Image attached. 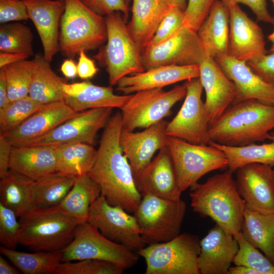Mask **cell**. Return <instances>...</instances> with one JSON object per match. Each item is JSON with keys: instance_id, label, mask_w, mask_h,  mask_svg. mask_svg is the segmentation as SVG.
Instances as JSON below:
<instances>
[{"instance_id": "obj_39", "label": "cell", "mask_w": 274, "mask_h": 274, "mask_svg": "<svg viewBox=\"0 0 274 274\" xmlns=\"http://www.w3.org/2000/svg\"><path fill=\"white\" fill-rule=\"evenodd\" d=\"M35 68L34 58L31 60H21L2 68L5 75L10 101L28 95Z\"/></svg>"}, {"instance_id": "obj_32", "label": "cell", "mask_w": 274, "mask_h": 274, "mask_svg": "<svg viewBox=\"0 0 274 274\" xmlns=\"http://www.w3.org/2000/svg\"><path fill=\"white\" fill-rule=\"evenodd\" d=\"M0 179V203L18 217L33 209L35 181L11 169Z\"/></svg>"}, {"instance_id": "obj_37", "label": "cell", "mask_w": 274, "mask_h": 274, "mask_svg": "<svg viewBox=\"0 0 274 274\" xmlns=\"http://www.w3.org/2000/svg\"><path fill=\"white\" fill-rule=\"evenodd\" d=\"M100 195V187L88 175L78 177L59 206L69 214L87 220L91 205Z\"/></svg>"}, {"instance_id": "obj_62", "label": "cell", "mask_w": 274, "mask_h": 274, "mask_svg": "<svg viewBox=\"0 0 274 274\" xmlns=\"http://www.w3.org/2000/svg\"><path fill=\"white\" fill-rule=\"evenodd\" d=\"M270 134L274 135V131L270 133Z\"/></svg>"}, {"instance_id": "obj_42", "label": "cell", "mask_w": 274, "mask_h": 274, "mask_svg": "<svg viewBox=\"0 0 274 274\" xmlns=\"http://www.w3.org/2000/svg\"><path fill=\"white\" fill-rule=\"evenodd\" d=\"M125 270L111 262L88 259L62 262L55 274H122Z\"/></svg>"}, {"instance_id": "obj_2", "label": "cell", "mask_w": 274, "mask_h": 274, "mask_svg": "<svg viewBox=\"0 0 274 274\" xmlns=\"http://www.w3.org/2000/svg\"><path fill=\"white\" fill-rule=\"evenodd\" d=\"M273 129L274 105L246 100L232 104L210 125L209 142L243 146L268 140Z\"/></svg>"}, {"instance_id": "obj_31", "label": "cell", "mask_w": 274, "mask_h": 274, "mask_svg": "<svg viewBox=\"0 0 274 274\" xmlns=\"http://www.w3.org/2000/svg\"><path fill=\"white\" fill-rule=\"evenodd\" d=\"M241 232L274 264V213H262L246 205Z\"/></svg>"}, {"instance_id": "obj_55", "label": "cell", "mask_w": 274, "mask_h": 274, "mask_svg": "<svg viewBox=\"0 0 274 274\" xmlns=\"http://www.w3.org/2000/svg\"><path fill=\"white\" fill-rule=\"evenodd\" d=\"M20 272L19 270L14 265H11L3 255L0 256V274H19Z\"/></svg>"}, {"instance_id": "obj_15", "label": "cell", "mask_w": 274, "mask_h": 274, "mask_svg": "<svg viewBox=\"0 0 274 274\" xmlns=\"http://www.w3.org/2000/svg\"><path fill=\"white\" fill-rule=\"evenodd\" d=\"M113 109L100 108L78 113L45 134L18 146H58L72 143L92 145L97 132L105 127Z\"/></svg>"}, {"instance_id": "obj_13", "label": "cell", "mask_w": 274, "mask_h": 274, "mask_svg": "<svg viewBox=\"0 0 274 274\" xmlns=\"http://www.w3.org/2000/svg\"><path fill=\"white\" fill-rule=\"evenodd\" d=\"M129 213L100 195L91 206L87 222L110 240L138 253L147 245L134 216Z\"/></svg>"}, {"instance_id": "obj_3", "label": "cell", "mask_w": 274, "mask_h": 274, "mask_svg": "<svg viewBox=\"0 0 274 274\" xmlns=\"http://www.w3.org/2000/svg\"><path fill=\"white\" fill-rule=\"evenodd\" d=\"M231 173L227 170L210 177L190 188L192 210L209 217L227 234L241 232L246 203L238 191Z\"/></svg>"}, {"instance_id": "obj_51", "label": "cell", "mask_w": 274, "mask_h": 274, "mask_svg": "<svg viewBox=\"0 0 274 274\" xmlns=\"http://www.w3.org/2000/svg\"><path fill=\"white\" fill-rule=\"evenodd\" d=\"M12 145L0 133V178L4 177L10 169V162Z\"/></svg>"}, {"instance_id": "obj_52", "label": "cell", "mask_w": 274, "mask_h": 274, "mask_svg": "<svg viewBox=\"0 0 274 274\" xmlns=\"http://www.w3.org/2000/svg\"><path fill=\"white\" fill-rule=\"evenodd\" d=\"M25 54L9 52H0V68L13 63L26 59Z\"/></svg>"}, {"instance_id": "obj_17", "label": "cell", "mask_w": 274, "mask_h": 274, "mask_svg": "<svg viewBox=\"0 0 274 274\" xmlns=\"http://www.w3.org/2000/svg\"><path fill=\"white\" fill-rule=\"evenodd\" d=\"M229 12L228 55L248 62L268 53L261 28L251 19L238 4L228 5Z\"/></svg>"}, {"instance_id": "obj_28", "label": "cell", "mask_w": 274, "mask_h": 274, "mask_svg": "<svg viewBox=\"0 0 274 274\" xmlns=\"http://www.w3.org/2000/svg\"><path fill=\"white\" fill-rule=\"evenodd\" d=\"M10 169L33 181L56 172L55 146H13Z\"/></svg>"}, {"instance_id": "obj_23", "label": "cell", "mask_w": 274, "mask_h": 274, "mask_svg": "<svg viewBox=\"0 0 274 274\" xmlns=\"http://www.w3.org/2000/svg\"><path fill=\"white\" fill-rule=\"evenodd\" d=\"M24 2L29 19L40 38L43 55L51 62L60 50L59 27L65 8V0H27Z\"/></svg>"}, {"instance_id": "obj_38", "label": "cell", "mask_w": 274, "mask_h": 274, "mask_svg": "<svg viewBox=\"0 0 274 274\" xmlns=\"http://www.w3.org/2000/svg\"><path fill=\"white\" fill-rule=\"evenodd\" d=\"M33 34L27 25L18 22L2 24L0 27V52L33 55Z\"/></svg>"}, {"instance_id": "obj_35", "label": "cell", "mask_w": 274, "mask_h": 274, "mask_svg": "<svg viewBox=\"0 0 274 274\" xmlns=\"http://www.w3.org/2000/svg\"><path fill=\"white\" fill-rule=\"evenodd\" d=\"M0 252L24 274H55L61 262L60 251L27 253L1 246Z\"/></svg>"}, {"instance_id": "obj_19", "label": "cell", "mask_w": 274, "mask_h": 274, "mask_svg": "<svg viewBox=\"0 0 274 274\" xmlns=\"http://www.w3.org/2000/svg\"><path fill=\"white\" fill-rule=\"evenodd\" d=\"M198 78L205 91L204 105L211 125L233 103L236 90L215 59L208 55L199 64Z\"/></svg>"}, {"instance_id": "obj_1", "label": "cell", "mask_w": 274, "mask_h": 274, "mask_svg": "<svg viewBox=\"0 0 274 274\" xmlns=\"http://www.w3.org/2000/svg\"><path fill=\"white\" fill-rule=\"evenodd\" d=\"M104 129L95 161L87 175L99 185L101 195L109 204L133 213L142 195L120 145L121 113L111 116Z\"/></svg>"}, {"instance_id": "obj_22", "label": "cell", "mask_w": 274, "mask_h": 274, "mask_svg": "<svg viewBox=\"0 0 274 274\" xmlns=\"http://www.w3.org/2000/svg\"><path fill=\"white\" fill-rule=\"evenodd\" d=\"M238 249L237 241L216 224L200 241V274H227Z\"/></svg>"}, {"instance_id": "obj_59", "label": "cell", "mask_w": 274, "mask_h": 274, "mask_svg": "<svg viewBox=\"0 0 274 274\" xmlns=\"http://www.w3.org/2000/svg\"><path fill=\"white\" fill-rule=\"evenodd\" d=\"M269 1L272 3L273 8H274V0H269ZM272 19H273L272 25L273 26V27H274V14H273V16H272Z\"/></svg>"}, {"instance_id": "obj_46", "label": "cell", "mask_w": 274, "mask_h": 274, "mask_svg": "<svg viewBox=\"0 0 274 274\" xmlns=\"http://www.w3.org/2000/svg\"><path fill=\"white\" fill-rule=\"evenodd\" d=\"M29 19L27 7L22 0H0L1 24Z\"/></svg>"}, {"instance_id": "obj_6", "label": "cell", "mask_w": 274, "mask_h": 274, "mask_svg": "<svg viewBox=\"0 0 274 274\" xmlns=\"http://www.w3.org/2000/svg\"><path fill=\"white\" fill-rule=\"evenodd\" d=\"M104 17L91 11L80 0H65L59 37L60 50L73 57L82 51L93 50L107 41Z\"/></svg>"}, {"instance_id": "obj_5", "label": "cell", "mask_w": 274, "mask_h": 274, "mask_svg": "<svg viewBox=\"0 0 274 274\" xmlns=\"http://www.w3.org/2000/svg\"><path fill=\"white\" fill-rule=\"evenodd\" d=\"M107 43L94 57L105 68L111 86L124 77L143 72L142 51L131 37L125 19L120 12L104 17Z\"/></svg>"}, {"instance_id": "obj_45", "label": "cell", "mask_w": 274, "mask_h": 274, "mask_svg": "<svg viewBox=\"0 0 274 274\" xmlns=\"http://www.w3.org/2000/svg\"><path fill=\"white\" fill-rule=\"evenodd\" d=\"M216 0H188L184 11L185 25L197 31Z\"/></svg>"}, {"instance_id": "obj_48", "label": "cell", "mask_w": 274, "mask_h": 274, "mask_svg": "<svg viewBox=\"0 0 274 274\" xmlns=\"http://www.w3.org/2000/svg\"><path fill=\"white\" fill-rule=\"evenodd\" d=\"M247 63L262 79L274 85V52L259 56Z\"/></svg>"}, {"instance_id": "obj_10", "label": "cell", "mask_w": 274, "mask_h": 274, "mask_svg": "<svg viewBox=\"0 0 274 274\" xmlns=\"http://www.w3.org/2000/svg\"><path fill=\"white\" fill-rule=\"evenodd\" d=\"M62 262L97 259L114 263L125 269L134 266L138 253L104 236L87 221L77 226L72 242L60 251Z\"/></svg>"}, {"instance_id": "obj_25", "label": "cell", "mask_w": 274, "mask_h": 274, "mask_svg": "<svg viewBox=\"0 0 274 274\" xmlns=\"http://www.w3.org/2000/svg\"><path fill=\"white\" fill-rule=\"evenodd\" d=\"M77 113L64 101L48 104L15 129L1 134L13 146H18L45 134Z\"/></svg>"}, {"instance_id": "obj_53", "label": "cell", "mask_w": 274, "mask_h": 274, "mask_svg": "<svg viewBox=\"0 0 274 274\" xmlns=\"http://www.w3.org/2000/svg\"><path fill=\"white\" fill-rule=\"evenodd\" d=\"M8 97V87L4 72L0 70V110H2L10 102Z\"/></svg>"}, {"instance_id": "obj_27", "label": "cell", "mask_w": 274, "mask_h": 274, "mask_svg": "<svg viewBox=\"0 0 274 274\" xmlns=\"http://www.w3.org/2000/svg\"><path fill=\"white\" fill-rule=\"evenodd\" d=\"M207 55L214 59L228 55L229 12L227 6L216 0L197 30Z\"/></svg>"}, {"instance_id": "obj_54", "label": "cell", "mask_w": 274, "mask_h": 274, "mask_svg": "<svg viewBox=\"0 0 274 274\" xmlns=\"http://www.w3.org/2000/svg\"><path fill=\"white\" fill-rule=\"evenodd\" d=\"M60 71L66 78L73 79L78 75L77 64L71 58L63 61L60 66Z\"/></svg>"}, {"instance_id": "obj_41", "label": "cell", "mask_w": 274, "mask_h": 274, "mask_svg": "<svg viewBox=\"0 0 274 274\" xmlns=\"http://www.w3.org/2000/svg\"><path fill=\"white\" fill-rule=\"evenodd\" d=\"M238 245V249L233 263L256 270L260 274H274V264L258 249L250 244L241 232L233 236Z\"/></svg>"}, {"instance_id": "obj_57", "label": "cell", "mask_w": 274, "mask_h": 274, "mask_svg": "<svg viewBox=\"0 0 274 274\" xmlns=\"http://www.w3.org/2000/svg\"><path fill=\"white\" fill-rule=\"evenodd\" d=\"M169 7H177L185 11L186 8V0H161Z\"/></svg>"}, {"instance_id": "obj_21", "label": "cell", "mask_w": 274, "mask_h": 274, "mask_svg": "<svg viewBox=\"0 0 274 274\" xmlns=\"http://www.w3.org/2000/svg\"><path fill=\"white\" fill-rule=\"evenodd\" d=\"M215 60L235 87L236 95L232 104L256 99L274 105V85L256 74L247 62L229 55Z\"/></svg>"}, {"instance_id": "obj_8", "label": "cell", "mask_w": 274, "mask_h": 274, "mask_svg": "<svg viewBox=\"0 0 274 274\" xmlns=\"http://www.w3.org/2000/svg\"><path fill=\"white\" fill-rule=\"evenodd\" d=\"M200 240L184 233L162 243L149 245L138 254L145 260L146 274H200Z\"/></svg>"}, {"instance_id": "obj_58", "label": "cell", "mask_w": 274, "mask_h": 274, "mask_svg": "<svg viewBox=\"0 0 274 274\" xmlns=\"http://www.w3.org/2000/svg\"><path fill=\"white\" fill-rule=\"evenodd\" d=\"M267 39L271 43V46L269 50V52L270 53L274 52V30L271 33H270L268 36Z\"/></svg>"}, {"instance_id": "obj_61", "label": "cell", "mask_w": 274, "mask_h": 274, "mask_svg": "<svg viewBox=\"0 0 274 274\" xmlns=\"http://www.w3.org/2000/svg\"><path fill=\"white\" fill-rule=\"evenodd\" d=\"M124 1H125V2L126 4L128 6H129V3H130L131 2H132V0H124Z\"/></svg>"}, {"instance_id": "obj_63", "label": "cell", "mask_w": 274, "mask_h": 274, "mask_svg": "<svg viewBox=\"0 0 274 274\" xmlns=\"http://www.w3.org/2000/svg\"><path fill=\"white\" fill-rule=\"evenodd\" d=\"M273 174H274V167H273Z\"/></svg>"}, {"instance_id": "obj_36", "label": "cell", "mask_w": 274, "mask_h": 274, "mask_svg": "<svg viewBox=\"0 0 274 274\" xmlns=\"http://www.w3.org/2000/svg\"><path fill=\"white\" fill-rule=\"evenodd\" d=\"M75 178L56 172L34 181L33 208L59 206L72 188Z\"/></svg>"}, {"instance_id": "obj_47", "label": "cell", "mask_w": 274, "mask_h": 274, "mask_svg": "<svg viewBox=\"0 0 274 274\" xmlns=\"http://www.w3.org/2000/svg\"><path fill=\"white\" fill-rule=\"evenodd\" d=\"M97 15L105 17L114 12H120L126 20L129 8L124 0H80Z\"/></svg>"}, {"instance_id": "obj_7", "label": "cell", "mask_w": 274, "mask_h": 274, "mask_svg": "<svg viewBox=\"0 0 274 274\" xmlns=\"http://www.w3.org/2000/svg\"><path fill=\"white\" fill-rule=\"evenodd\" d=\"M133 213L146 245L170 241L180 234L186 212L181 199L170 200L143 194Z\"/></svg>"}, {"instance_id": "obj_30", "label": "cell", "mask_w": 274, "mask_h": 274, "mask_svg": "<svg viewBox=\"0 0 274 274\" xmlns=\"http://www.w3.org/2000/svg\"><path fill=\"white\" fill-rule=\"evenodd\" d=\"M36 68L30 85L28 96L43 105L64 101L65 93L63 78L52 70L50 62L43 54L35 55Z\"/></svg>"}, {"instance_id": "obj_18", "label": "cell", "mask_w": 274, "mask_h": 274, "mask_svg": "<svg viewBox=\"0 0 274 274\" xmlns=\"http://www.w3.org/2000/svg\"><path fill=\"white\" fill-rule=\"evenodd\" d=\"M167 123L163 119L140 132L122 129L120 145L134 178L150 164L157 151L167 147Z\"/></svg>"}, {"instance_id": "obj_49", "label": "cell", "mask_w": 274, "mask_h": 274, "mask_svg": "<svg viewBox=\"0 0 274 274\" xmlns=\"http://www.w3.org/2000/svg\"><path fill=\"white\" fill-rule=\"evenodd\" d=\"M226 6L231 3L242 4L254 13L258 21L272 24L273 19L267 8V0H219Z\"/></svg>"}, {"instance_id": "obj_40", "label": "cell", "mask_w": 274, "mask_h": 274, "mask_svg": "<svg viewBox=\"0 0 274 274\" xmlns=\"http://www.w3.org/2000/svg\"><path fill=\"white\" fill-rule=\"evenodd\" d=\"M45 105L33 100L28 95L10 101L0 110L1 133L15 129Z\"/></svg>"}, {"instance_id": "obj_26", "label": "cell", "mask_w": 274, "mask_h": 274, "mask_svg": "<svg viewBox=\"0 0 274 274\" xmlns=\"http://www.w3.org/2000/svg\"><path fill=\"white\" fill-rule=\"evenodd\" d=\"M64 102L77 113L85 110L112 108L121 109L131 94H116L111 86H101L89 81L65 83Z\"/></svg>"}, {"instance_id": "obj_11", "label": "cell", "mask_w": 274, "mask_h": 274, "mask_svg": "<svg viewBox=\"0 0 274 274\" xmlns=\"http://www.w3.org/2000/svg\"><path fill=\"white\" fill-rule=\"evenodd\" d=\"M185 83L165 91L162 88L141 90L131 94L121 109L122 129L145 128L169 115L172 107L185 97Z\"/></svg>"}, {"instance_id": "obj_29", "label": "cell", "mask_w": 274, "mask_h": 274, "mask_svg": "<svg viewBox=\"0 0 274 274\" xmlns=\"http://www.w3.org/2000/svg\"><path fill=\"white\" fill-rule=\"evenodd\" d=\"M131 18L128 32L142 52L152 41L170 7L161 0H132Z\"/></svg>"}, {"instance_id": "obj_34", "label": "cell", "mask_w": 274, "mask_h": 274, "mask_svg": "<svg viewBox=\"0 0 274 274\" xmlns=\"http://www.w3.org/2000/svg\"><path fill=\"white\" fill-rule=\"evenodd\" d=\"M208 144L224 153L228 161V170L231 173L250 163H261L274 167V140L269 143H253L243 146H229L212 141Z\"/></svg>"}, {"instance_id": "obj_56", "label": "cell", "mask_w": 274, "mask_h": 274, "mask_svg": "<svg viewBox=\"0 0 274 274\" xmlns=\"http://www.w3.org/2000/svg\"><path fill=\"white\" fill-rule=\"evenodd\" d=\"M227 274H260L255 269L244 265H236L230 267Z\"/></svg>"}, {"instance_id": "obj_9", "label": "cell", "mask_w": 274, "mask_h": 274, "mask_svg": "<svg viewBox=\"0 0 274 274\" xmlns=\"http://www.w3.org/2000/svg\"><path fill=\"white\" fill-rule=\"evenodd\" d=\"M167 147L182 192L197 183L206 174L227 168L228 161L225 154L212 145L193 144L167 136Z\"/></svg>"}, {"instance_id": "obj_24", "label": "cell", "mask_w": 274, "mask_h": 274, "mask_svg": "<svg viewBox=\"0 0 274 274\" xmlns=\"http://www.w3.org/2000/svg\"><path fill=\"white\" fill-rule=\"evenodd\" d=\"M199 77V64L160 66L124 77L116 84V90L124 94H131L144 90L162 88Z\"/></svg>"}, {"instance_id": "obj_12", "label": "cell", "mask_w": 274, "mask_h": 274, "mask_svg": "<svg viewBox=\"0 0 274 274\" xmlns=\"http://www.w3.org/2000/svg\"><path fill=\"white\" fill-rule=\"evenodd\" d=\"M185 83L187 92L184 102L176 115L167 123L166 134L193 144H208L210 122L201 99L203 87L198 78Z\"/></svg>"}, {"instance_id": "obj_20", "label": "cell", "mask_w": 274, "mask_h": 274, "mask_svg": "<svg viewBox=\"0 0 274 274\" xmlns=\"http://www.w3.org/2000/svg\"><path fill=\"white\" fill-rule=\"evenodd\" d=\"M138 190L142 194H150L164 199L178 200L182 193L177 179L170 152L166 147L143 172L134 178Z\"/></svg>"}, {"instance_id": "obj_60", "label": "cell", "mask_w": 274, "mask_h": 274, "mask_svg": "<svg viewBox=\"0 0 274 274\" xmlns=\"http://www.w3.org/2000/svg\"><path fill=\"white\" fill-rule=\"evenodd\" d=\"M268 140L270 141L272 140H274V135L270 134L268 136Z\"/></svg>"}, {"instance_id": "obj_16", "label": "cell", "mask_w": 274, "mask_h": 274, "mask_svg": "<svg viewBox=\"0 0 274 274\" xmlns=\"http://www.w3.org/2000/svg\"><path fill=\"white\" fill-rule=\"evenodd\" d=\"M235 172L236 187L246 205L262 213H274L273 167L250 163Z\"/></svg>"}, {"instance_id": "obj_64", "label": "cell", "mask_w": 274, "mask_h": 274, "mask_svg": "<svg viewBox=\"0 0 274 274\" xmlns=\"http://www.w3.org/2000/svg\"><path fill=\"white\" fill-rule=\"evenodd\" d=\"M22 1H27V0H22Z\"/></svg>"}, {"instance_id": "obj_4", "label": "cell", "mask_w": 274, "mask_h": 274, "mask_svg": "<svg viewBox=\"0 0 274 274\" xmlns=\"http://www.w3.org/2000/svg\"><path fill=\"white\" fill-rule=\"evenodd\" d=\"M19 218V245L34 252L61 251L72 242L77 226L87 221L59 206L33 208Z\"/></svg>"}, {"instance_id": "obj_14", "label": "cell", "mask_w": 274, "mask_h": 274, "mask_svg": "<svg viewBox=\"0 0 274 274\" xmlns=\"http://www.w3.org/2000/svg\"><path fill=\"white\" fill-rule=\"evenodd\" d=\"M207 56L197 31L186 25L167 40L142 52L145 71L164 65L199 64Z\"/></svg>"}, {"instance_id": "obj_44", "label": "cell", "mask_w": 274, "mask_h": 274, "mask_svg": "<svg viewBox=\"0 0 274 274\" xmlns=\"http://www.w3.org/2000/svg\"><path fill=\"white\" fill-rule=\"evenodd\" d=\"M184 25V11L177 7H170L160 22L149 45H155L167 40Z\"/></svg>"}, {"instance_id": "obj_50", "label": "cell", "mask_w": 274, "mask_h": 274, "mask_svg": "<svg viewBox=\"0 0 274 274\" xmlns=\"http://www.w3.org/2000/svg\"><path fill=\"white\" fill-rule=\"evenodd\" d=\"M78 55V76L84 80L92 78L98 72L93 60L86 55L84 51L80 52Z\"/></svg>"}, {"instance_id": "obj_43", "label": "cell", "mask_w": 274, "mask_h": 274, "mask_svg": "<svg viewBox=\"0 0 274 274\" xmlns=\"http://www.w3.org/2000/svg\"><path fill=\"white\" fill-rule=\"evenodd\" d=\"M11 209L0 203V243L2 246L15 249L19 245L20 224Z\"/></svg>"}, {"instance_id": "obj_33", "label": "cell", "mask_w": 274, "mask_h": 274, "mask_svg": "<svg viewBox=\"0 0 274 274\" xmlns=\"http://www.w3.org/2000/svg\"><path fill=\"white\" fill-rule=\"evenodd\" d=\"M56 172L75 178L87 175L96 160L92 145L72 143L55 146Z\"/></svg>"}]
</instances>
